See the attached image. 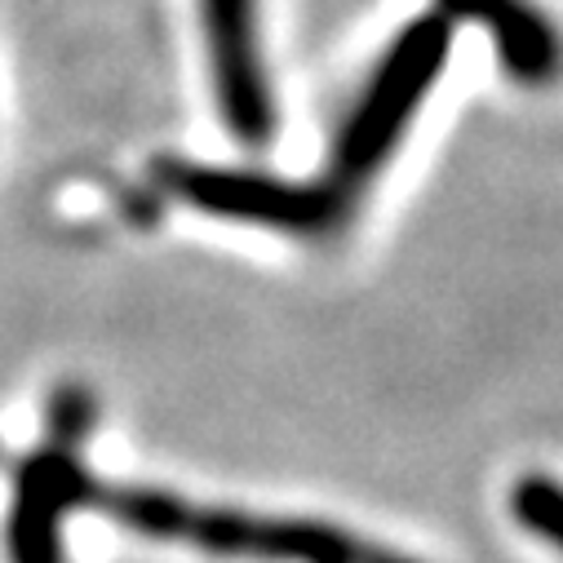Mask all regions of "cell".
Wrapping results in <instances>:
<instances>
[{"mask_svg": "<svg viewBox=\"0 0 563 563\" xmlns=\"http://www.w3.org/2000/svg\"><path fill=\"white\" fill-rule=\"evenodd\" d=\"M449 54H453V19L449 14L431 10V14H417L412 23H404L395 32V41L386 45V54L377 58L355 107L346 111L324 178H333L346 196L360 200L364 187L390 165V156L404 143V133L417 120L421 102L431 98Z\"/></svg>", "mask_w": 563, "mask_h": 563, "instance_id": "6da1fadb", "label": "cell"}, {"mask_svg": "<svg viewBox=\"0 0 563 563\" xmlns=\"http://www.w3.org/2000/svg\"><path fill=\"white\" fill-rule=\"evenodd\" d=\"M156 183L165 196L213 213L231 222H253L294 240H329L351 227L360 200L346 196L333 178L316 183H289L257 169H218V165H196L178 156H161L152 165Z\"/></svg>", "mask_w": 563, "mask_h": 563, "instance_id": "7a4b0ae2", "label": "cell"}, {"mask_svg": "<svg viewBox=\"0 0 563 563\" xmlns=\"http://www.w3.org/2000/svg\"><path fill=\"white\" fill-rule=\"evenodd\" d=\"M169 541H187L222 559H262V563H421L417 554L364 541L320 519L249 515V510L191 506V501L178 506Z\"/></svg>", "mask_w": 563, "mask_h": 563, "instance_id": "3957f363", "label": "cell"}, {"mask_svg": "<svg viewBox=\"0 0 563 563\" xmlns=\"http://www.w3.org/2000/svg\"><path fill=\"white\" fill-rule=\"evenodd\" d=\"M200 23L227 133L244 147H266L275 137V93L257 45V0H200Z\"/></svg>", "mask_w": 563, "mask_h": 563, "instance_id": "277c9868", "label": "cell"}, {"mask_svg": "<svg viewBox=\"0 0 563 563\" xmlns=\"http://www.w3.org/2000/svg\"><path fill=\"white\" fill-rule=\"evenodd\" d=\"M98 501V484L76 449L45 444L14 475V506L5 523L10 563H67L63 523L67 515Z\"/></svg>", "mask_w": 563, "mask_h": 563, "instance_id": "5b68a950", "label": "cell"}, {"mask_svg": "<svg viewBox=\"0 0 563 563\" xmlns=\"http://www.w3.org/2000/svg\"><path fill=\"white\" fill-rule=\"evenodd\" d=\"M435 10L453 23H479L497 67L519 89H550L563 80V27L537 0H435Z\"/></svg>", "mask_w": 563, "mask_h": 563, "instance_id": "8992f818", "label": "cell"}, {"mask_svg": "<svg viewBox=\"0 0 563 563\" xmlns=\"http://www.w3.org/2000/svg\"><path fill=\"white\" fill-rule=\"evenodd\" d=\"M510 515H515V523L528 537H537L541 545H550V550L563 554V479L537 475V471L523 475V479H515V488H510Z\"/></svg>", "mask_w": 563, "mask_h": 563, "instance_id": "52a82bcc", "label": "cell"}, {"mask_svg": "<svg viewBox=\"0 0 563 563\" xmlns=\"http://www.w3.org/2000/svg\"><path fill=\"white\" fill-rule=\"evenodd\" d=\"M93 421H98L93 395L85 386H76V382H63L45 404V444L80 453L89 444V435H93Z\"/></svg>", "mask_w": 563, "mask_h": 563, "instance_id": "ba28073f", "label": "cell"}]
</instances>
